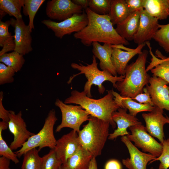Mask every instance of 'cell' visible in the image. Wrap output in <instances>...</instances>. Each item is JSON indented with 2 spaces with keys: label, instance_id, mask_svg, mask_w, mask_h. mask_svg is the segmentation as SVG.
<instances>
[{
  "label": "cell",
  "instance_id": "12",
  "mask_svg": "<svg viewBox=\"0 0 169 169\" xmlns=\"http://www.w3.org/2000/svg\"><path fill=\"white\" fill-rule=\"evenodd\" d=\"M11 25L14 28L13 36L15 47L14 51L25 55L33 50L32 46V32L28 25H26L23 19L11 18Z\"/></svg>",
  "mask_w": 169,
  "mask_h": 169
},
{
  "label": "cell",
  "instance_id": "15",
  "mask_svg": "<svg viewBox=\"0 0 169 169\" xmlns=\"http://www.w3.org/2000/svg\"><path fill=\"white\" fill-rule=\"evenodd\" d=\"M121 140L126 146L130 156V158L122 160V163L128 169H146L148 163L156 158L140 151L126 136H122Z\"/></svg>",
  "mask_w": 169,
  "mask_h": 169
},
{
  "label": "cell",
  "instance_id": "35",
  "mask_svg": "<svg viewBox=\"0 0 169 169\" xmlns=\"http://www.w3.org/2000/svg\"><path fill=\"white\" fill-rule=\"evenodd\" d=\"M3 131L0 128V156L9 159L16 164H17L19 162L18 157L3 139L2 135Z\"/></svg>",
  "mask_w": 169,
  "mask_h": 169
},
{
  "label": "cell",
  "instance_id": "25",
  "mask_svg": "<svg viewBox=\"0 0 169 169\" xmlns=\"http://www.w3.org/2000/svg\"><path fill=\"white\" fill-rule=\"evenodd\" d=\"M10 25V20L0 21V46L3 48L0 51V56L8 52L14 51L15 49L13 36L8 31Z\"/></svg>",
  "mask_w": 169,
  "mask_h": 169
},
{
  "label": "cell",
  "instance_id": "2",
  "mask_svg": "<svg viewBox=\"0 0 169 169\" xmlns=\"http://www.w3.org/2000/svg\"><path fill=\"white\" fill-rule=\"evenodd\" d=\"M113 90H108L107 94L103 97L95 99L88 97L84 91L80 92L74 90L64 102L66 104L80 105L90 116L109 122L114 128L116 125L112 119V114L120 107L114 99Z\"/></svg>",
  "mask_w": 169,
  "mask_h": 169
},
{
  "label": "cell",
  "instance_id": "30",
  "mask_svg": "<svg viewBox=\"0 0 169 169\" xmlns=\"http://www.w3.org/2000/svg\"><path fill=\"white\" fill-rule=\"evenodd\" d=\"M45 1V0H23V13L25 16H28V25L31 32L34 29V19L35 15Z\"/></svg>",
  "mask_w": 169,
  "mask_h": 169
},
{
  "label": "cell",
  "instance_id": "29",
  "mask_svg": "<svg viewBox=\"0 0 169 169\" xmlns=\"http://www.w3.org/2000/svg\"><path fill=\"white\" fill-rule=\"evenodd\" d=\"M39 151L34 148L24 153L21 169H41L42 159L39 155Z\"/></svg>",
  "mask_w": 169,
  "mask_h": 169
},
{
  "label": "cell",
  "instance_id": "28",
  "mask_svg": "<svg viewBox=\"0 0 169 169\" xmlns=\"http://www.w3.org/2000/svg\"><path fill=\"white\" fill-rule=\"evenodd\" d=\"M23 56L14 51L0 56V62L12 68L17 72L21 70L25 62Z\"/></svg>",
  "mask_w": 169,
  "mask_h": 169
},
{
  "label": "cell",
  "instance_id": "39",
  "mask_svg": "<svg viewBox=\"0 0 169 169\" xmlns=\"http://www.w3.org/2000/svg\"><path fill=\"white\" fill-rule=\"evenodd\" d=\"M125 1L131 13L144 9L145 0H125Z\"/></svg>",
  "mask_w": 169,
  "mask_h": 169
},
{
  "label": "cell",
  "instance_id": "24",
  "mask_svg": "<svg viewBox=\"0 0 169 169\" xmlns=\"http://www.w3.org/2000/svg\"><path fill=\"white\" fill-rule=\"evenodd\" d=\"M131 13L125 0H111L108 15L113 26L122 22Z\"/></svg>",
  "mask_w": 169,
  "mask_h": 169
},
{
  "label": "cell",
  "instance_id": "47",
  "mask_svg": "<svg viewBox=\"0 0 169 169\" xmlns=\"http://www.w3.org/2000/svg\"></svg>",
  "mask_w": 169,
  "mask_h": 169
},
{
  "label": "cell",
  "instance_id": "36",
  "mask_svg": "<svg viewBox=\"0 0 169 169\" xmlns=\"http://www.w3.org/2000/svg\"><path fill=\"white\" fill-rule=\"evenodd\" d=\"M162 144L163 150L161 155L150 162L159 161L160 163L158 169H168L169 168V138L165 139Z\"/></svg>",
  "mask_w": 169,
  "mask_h": 169
},
{
  "label": "cell",
  "instance_id": "40",
  "mask_svg": "<svg viewBox=\"0 0 169 169\" xmlns=\"http://www.w3.org/2000/svg\"><path fill=\"white\" fill-rule=\"evenodd\" d=\"M3 92L1 91L0 92V118L2 121L8 122L9 120L10 110H6L3 105Z\"/></svg>",
  "mask_w": 169,
  "mask_h": 169
},
{
  "label": "cell",
  "instance_id": "16",
  "mask_svg": "<svg viewBox=\"0 0 169 169\" xmlns=\"http://www.w3.org/2000/svg\"><path fill=\"white\" fill-rule=\"evenodd\" d=\"M81 147L78 133L72 130L57 140L54 150L64 164Z\"/></svg>",
  "mask_w": 169,
  "mask_h": 169
},
{
  "label": "cell",
  "instance_id": "20",
  "mask_svg": "<svg viewBox=\"0 0 169 169\" xmlns=\"http://www.w3.org/2000/svg\"><path fill=\"white\" fill-rule=\"evenodd\" d=\"M92 53L96 58L100 60L99 65L102 70L108 72L114 76H117V73L111 61L112 47V45L94 42L92 44Z\"/></svg>",
  "mask_w": 169,
  "mask_h": 169
},
{
  "label": "cell",
  "instance_id": "32",
  "mask_svg": "<svg viewBox=\"0 0 169 169\" xmlns=\"http://www.w3.org/2000/svg\"><path fill=\"white\" fill-rule=\"evenodd\" d=\"M42 159L41 169H59L63 164L58 158L54 149H51Z\"/></svg>",
  "mask_w": 169,
  "mask_h": 169
},
{
  "label": "cell",
  "instance_id": "43",
  "mask_svg": "<svg viewBox=\"0 0 169 169\" xmlns=\"http://www.w3.org/2000/svg\"><path fill=\"white\" fill-rule=\"evenodd\" d=\"M75 4L81 6L85 10L88 8L89 0H72Z\"/></svg>",
  "mask_w": 169,
  "mask_h": 169
},
{
  "label": "cell",
  "instance_id": "9",
  "mask_svg": "<svg viewBox=\"0 0 169 169\" xmlns=\"http://www.w3.org/2000/svg\"><path fill=\"white\" fill-rule=\"evenodd\" d=\"M129 129L131 134L127 136L134 145L140 148L144 152L157 157L161 155L163 150L162 143H159L146 131L145 127L142 124L131 126Z\"/></svg>",
  "mask_w": 169,
  "mask_h": 169
},
{
  "label": "cell",
  "instance_id": "14",
  "mask_svg": "<svg viewBox=\"0 0 169 169\" xmlns=\"http://www.w3.org/2000/svg\"><path fill=\"white\" fill-rule=\"evenodd\" d=\"M153 109L148 113H143L142 116L146 123V131L152 136L156 138L162 143L165 139L163 127L169 123V118L163 115V110L154 106Z\"/></svg>",
  "mask_w": 169,
  "mask_h": 169
},
{
  "label": "cell",
  "instance_id": "31",
  "mask_svg": "<svg viewBox=\"0 0 169 169\" xmlns=\"http://www.w3.org/2000/svg\"><path fill=\"white\" fill-rule=\"evenodd\" d=\"M152 39L158 43L167 53H169V23L159 25V28Z\"/></svg>",
  "mask_w": 169,
  "mask_h": 169
},
{
  "label": "cell",
  "instance_id": "41",
  "mask_svg": "<svg viewBox=\"0 0 169 169\" xmlns=\"http://www.w3.org/2000/svg\"><path fill=\"white\" fill-rule=\"evenodd\" d=\"M105 169H122V167L120 163L118 160L112 159L106 163Z\"/></svg>",
  "mask_w": 169,
  "mask_h": 169
},
{
  "label": "cell",
  "instance_id": "18",
  "mask_svg": "<svg viewBox=\"0 0 169 169\" xmlns=\"http://www.w3.org/2000/svg\"><path fill=\"white\" fill-rule=\"evenodd\" d=\"M127 109L119 108L112 114V118L116 123L117 128L109 134L108 139L113 140L119 136H124L130 134L127 131L129 127L142 124L138 119L127 113Z\"/></svg>",
  "mask_w": 169,
  "mask_h": 169
},
{
  "label": "cell",
  "instance_id": "23",
  "mask_svg": "<svg viewBox=\"0 0 169 169\" xmlns=\"http://www.w3.org/2000/svg\"><path fill=\"white\" fill-rule=\"evenodd\" d=\"M144 9L158 20L166 19L169 16V0H145Z\"/></svg>",
  "mask_w": 169,
  "mask_h": 169
},
{
  "label": "cell",
  "instance_id": "26",
  "mask_svg": "<svg viewBox=\"0 0 169 169\" xmlns=\"http://www.w3.org/2000/svg\"><path fill=\"white\" fill-rule=\"evenodd\" d=\"M23 6V0H0V11L17 19L22 18L21 11Z\"/></svg>",
  "mask_w": 169,
  "mask_h": 169
},
{
  "label": "cell",
  "instance_id": "10",
  "mask_svg": "<svg viewBox=\"0 0 169 169\" xmlns=\"http://www.w3.org/2000/svg\"><path fill=\"white\" fill-rule=\"evenodd\" d=\"M8 128L14 136L9 146L12 150L21 148L30 137L35 134L27 129L21 111L16 114L14 111L10 110Z\"/></svg>",
  "mask_w": 169,
  "mask_h": 169
},
{
  "label": "cell",
  "instance_id": "33",
  "mask_svg": "<svg viewBox=\"0 0 169 169\" xmlns=\"http://www.w3.org/2000/svg\"><path fill=\"white\" fill-rule=\"evenodd\" d=\"M111 0H89L88 8L93 12L100 15L108 14Z\"/></svg>",
  "mask_w": 169,
  "mask_h": 169
},
{
  "label": "cell",
  "instance_id": "11",
  "mask_svg": "<svg viewBox=\"0 0 169 169\" xmlns=\"http://www.w3.org/2000/svg\"><path fill=\"white\" fill-rule=\"evenodd\" d=\"M83 9L72 0H52L47 3L46 13L50 19L61 21L75 13H83Z\"/></svg>",
  "mask_w": 169,
  "mask_h": 169
},
{
  "label": "cell",
  "instance_id": "6",
  "mask_svg": "<svg viewBox=\"0 0 169 169\" xmlns=\"http://www.w3.org/2000/svg\"><path fill=\"white\" fill-rule=\"evenodd\" d=\"M57 120L55 110H50L39 132L30 137L20 149L15 152L18 157L20 158L27 151L34 148L38 147L39 151L46 147L54 149L57 140L54 136V128Z\"/></svg>",
  "mask_w": 169,
  "mask_h": 169
},
{
  "label": "cell",
  "instance_id": "21",
  "mask_svg": "<svg viewBox=\"0 0 169 169\" xmlns=\"http://www.w3.org/2000/svg\"><path fill=\"white\" fill-rule=\"evenodd\" d=\"M140 10L131 13L125 19L116 25L117 33L127 41L133 40L139 25Z\"/></svg>",
  "mask_w": 169,
  "mask_h": 169
},
{
  "label": "cell",
  "instance_id": "42",
  "mask_svg": "<svg viewBox=\"0 0 169 169\" xmlns=\"http://www.w3.org/2000/svg\"><path fill=\"white\" fill-rule=\"evenodd\" d=\"M10 161L8 158L1 156L0 157V169H10Z\"/></svg>",
  "mask_w": 169,
  "mask_h": 169
},
{
  "label": "cell",
  "instance_id": "27",
  "mask_svg": "<svg viewBox=\"0 0 169 169\" xmlns=\"http://www.w3.org/2000/svg\"><path fill=\"white\" fill-rule=\"evenodd\" d=\"M121 107L128 110L129 114L136 117L139 112L143 111H151L154 106L149 104H142L134 100L131 98L121 96Z\"/></svg>",
  "mask_w": 169,
  "mask_h": 169
},
{
  "label": "cell",
  "instance_id": "46",
  "mask_svg": "<svg viewBox=\"0 0 169 169\" xmlns=\"http://www.w3.org/2000/svg\"><path fill=\"white\" fill-rule=\"evenodd\" d=\"M59 169H62L61 166L60 167Z\"/></svg>",
  "mask_w": 169,
  "mask_h": 169
},
{
  "label": "cell",
  "instance_id": "8",
  "mask_svg": "<svg viewBox=\"0 0 169 169\" xmlns=\"http://www.w3.org/2000/svg\"><path fill=\"white\" fill-rule=\"evenodd\" d=\"M41 23L51 30L55 36L61 39L66 35L77 33L85 27L88 23L86 13H75L71 17L59 22L50 19H44Z\"/></svg>",
  "mask_w": 169,
  "mask_h": 169
},
{
  "label": "cell",
  "instance_id": "34",
  "mask_svg": "<svg viewBox=\"0 0 169 169\" xmlns=\"http://www.w3.org/2000/svg\"><path fill=\"white\" fill-rule=\"evenodd\" d=\"M164 60L151 70L153 76L163 79L169 84V57L163 56Z\"/></svg>",
  "mask_w": 169,
  "mask_h": 169
},
{
  "label": "cell",
  "instance_id": "44",
  "mask_svg": "<svg viewBox=\"0 0 169 169\" xmlns=\"http://www.w3.org/2000/svg\"><path fill=\"white\" fill-rule=\"evenodd\" d=\"M88 169H98L95 157H93L92 158Z\"/></svg>",
  "mask_w": 169,
  "mask_h": 169
},
{
  "label": "cell",
  "instance_id": "19",
  "mask_svg": "<svg viewBox=\"0 0 169 169\" xmlns=\"http://www.w3.org/2000/svg\"><path fill=\"white\" fill-rule=\"evenodd\" d=\"M143 43L138 45L134 49L123 51L116 45H112V47L111 61L117 74L125 75L126 68L129 61L137 54L142 52V49L145 45Z\"/></svg>",
  "mask_w": 169,
  "mask_h": 169
},
{
  "label": "cell",
  "instance_id": "7",
  "mask_svg": "<svg viewBox=\"0 0 169 169\" xmlns=\"http://www.w3.org/2000/svg\"><path fill=\"white\" fill-rule=\"evenodd\" d=\"M55 105L60 110L62 115L60 124L55 131L59 132L64 128H69L79 133L81 125L88 121L89 114L79 105L66 104L59 99H56Z\"/></svg>",
  "mask_w": 169,
  "mask_h": 169
},
{
  "label": "cell",
  "instance_id": "3",
  "mask_svg": "<svg viewBox=\"0 0 169 169\" xmlns=\"http://www.w3.org/2000/svg\"><path fill=\"white\" fill-rule=\"evenodd\" d=\"M148 53L144 50L135 62L127 66L124 78L116 83V88L121 96L134 98L142 93L144 86L149 83L151 77L145 68Z\"/></svg>",
  "mask_w": 169,
  "mask_h": 169
},
{
  "label": "cell",
  "instance_id": "1",
  "mask_svg": "<svg viewBox=\"0 0 169 169\" xmlns=\"http://www.w3.org/2000/svg\"><path fill=\"white\" fill-rule=\"evenodd\" d=\"M85 10L88 24L81 31L74 34V37L79 39L84 45L90 46L94 42L112 45L129 44L128 41L121 37L114 28L108 14H97L89 8Z\"/></svg>",
  "mask_w": 169,
  "mask_h": 169
},
{
  "label": "cell",
  "instance_id": "38",
  "mask_svg": "<svg viewBox=\"0 0 169 169\" xmlns=\"http://www.w3.org/2000/svg\"><path fill=\"white\" fill-rule=\"evenodd\" d=\"M144 93H142L137 95L135 97L131 98L132 100L142 104H149L153 106L151 96L146 87L143 89Z\"/></svg>",
  "mask_w": 169,
  "mask_h": 169
},
{
  "label": "cell",
  "instance_id": "22",
  "mask_svg": "<svg viewBox=\"0 0 169 169\" xmlns=\"http://www.w3.org/2000/svg\"><path fill=\"white\" fill-rule=\"evenodd\" d=\"M93 157L82 146L61 167L62 169H88Z\"/></svg>",
  "mask_w": 169,
  "mask_h": 169
},
{
  "label": "cell",
  "instance_id": "13",
  "mask_svg": "<svg viewBox=\"0 0 169 169\" xmlns=\"http://www.w3.org/2000/svg\"><path fill=\"white\" fill-rule=\"evenodd\" d=\"M149 83L146 85L154 106L169 111V83L161 78L150 77Z\"/></svg>",
  "mask_w": 169,
  "mask_h": 169
},
{
  "label": "cell",
  "instance_id": "37",
  "mask_svg": "<svg viewBox=\"0 0 169 169\" xmlns=\"http://www.w3.org/2000/svg\"><path fill=\"white\" fill-rule=\"evenodd\" d=\"M16 72L11 67L3 63H0V84L13 83Z\"/></svg>",
  "mask_w": 169,
  "mask_h": 169
},
{
  "label": "cell",
  "instance_id": "5",
  "mask_svg": "<svg viewBox=\"0 0 169 169\" xmlns=\"http://www.w3.org/2000/svg\"><path fill=\"white\" fill-rule=\"evenodd\" d=\"M98 63L96 58L94 55L92 57V62L90 64H86V65L81 64H79L76 63H72L71 67L77 70L79 72L77 74H73L70 77L67 83L68 84L71 82L72 81L76 76L80 74H84L87 79L84 86V91L87 96L91 98V89L93 85H97L100 94H103L105 91V88L103 85V83L105 81H108L111 82L113 87L116 88V83L117 82L123 80L125 75H121L119 76H114L105 70H100L98 67Z\"/></svg>",
  "mask_w": 169,
  "mask_h": 169
},
{
  "label": "cell",
  "instance_id": "45",
  "mask_svg": "<svg viewBox=\"0 0 169 169\" xmlns=\"http://www.w3.org/2000/svg\"><path fill=\"white\" fill-rule=\"evenodd\" d=\"M150 169H154V168L153 167H151L150 168Z\"/></svg>",
  "mask_w": 169,
  "mask_h": 169
},
{
  "label": "cell",
  "instance_id": "4",
  "mask_svg": "<svg viewBox=\"0 0 169 169\" xmlns=\"http://www.w3.org/2000/svg\"><path fill=\"white\" fill-rule=\"evenodd\" d=\"M109 122L90 115L80 130L78 138L81 146L94 157L101 155L109 135Z\"/></svg>",
  "mask_w": 169,
  "mask_h": 169
},
{
  "label": "cell",
  "instance_id": "17",
  "mask_svg": "<svg viewBox=\"0 0 169 169\" xmlns=\"http://www.w3.org/2000/svg\"><path fill=\"white\" fill-rule=\"evenodd\" d=\"M158 20L149 15L144 9L140 11L139 26L133 39L138 45L151 40L159 28Z\"/></svg>",
  "mask_w": 169,
  "mask_h": 169
}]
</instances>
